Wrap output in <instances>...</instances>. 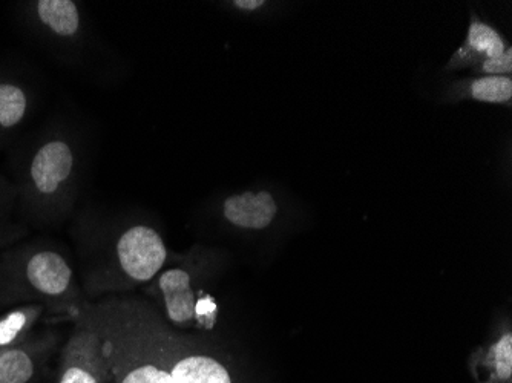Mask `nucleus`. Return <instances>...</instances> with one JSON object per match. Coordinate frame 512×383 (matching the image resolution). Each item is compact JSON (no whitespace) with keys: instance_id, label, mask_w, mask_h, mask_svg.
I'll return each instance as SVG.
<instances>
[{"instance_id":"1","label":"nucleus","mask_w":512,"mask_h":383,"mask_svg":"<svg viewBox=\"0 0 512 383\" xmlns=\"http://www.w3.org/2000/svg\"><path fill=\"white\" fill-rule=\"evenodd\" d=\"M74 164L73 146L60 135L42 138L27 152L20 166L17 190L34 215L50 217L62 209Z\"/></svg>"},{"instance_id":"2","label":"nucleus","mask_w":512,"mask_h":383,"mask_svg":"<svg viewBox=\"0 0 512 383\" xmlns=\"http://www.w3.org/2000/svg\"><path fill=\"white\" fill-rule=\"evenodd\" d=\"M2 298L37 299L62 305L74 293V272L62 253L53 249L22 250L8 258L2 272Z\"/></svg>"},{"instance_id":"3","label":"nucleus","mask_w":512,"mask_h":383,"mask_svg":"<svg viewBox=\"0 0 512 383\" xmlns=\"http://www.w3.org/2000/svg\"><path fill=\"white\" fill-rule=\"evenodd\" d=\"M105 334L106 351L115 383H174L171 368L154 356L145 331L134 316L100 313L92 315Z\"/></svg>"},{"instance_id":"4","label":"nucleus","mask_w":512,"mask_h":383,"mask_svg":"<svg viewBox=\"0 0 512 383\" xmlns=\"http://www.w3.org/2000/svg\"><path fill=\"white\" fill-rule=\"evenodd\" d=\"M105 334L94 316L79 322L63 347L56 383H111Z\"/></svg>"},{"instance_id":"5","label":"nucleus","mask_w":512,"mask_h":383,"mask_svg":"<svg viewBox=\"0 0 512 383\" xmlns=\"http://www.w3.org/2000/svg\"><path fill=\"white\" fill-rule=\"evenodd\" d=\"M115 256L120 272L129 281L146 284L165 266L168 249L157 230L149 226H132L117 241Z\"/></svg>"},{"instance_id":"6","label":"nucleus","mask_w":512,"mask_h":383,"mask_svg":"<svg viewBox=\"0 0 512 383\" xmlns=\"http://www.w3.org/2000/svg\"><path fill=\"white\" fill-rule=\"evenodd\" d=\"M54 347L53 336L31 338L0 353V383H31Z\"/></svg>"},{"instance_id":"7","label":"nucleus","mask_w":512,"mask_h":383,"mask_svg":"<svg viewBox=\"0 0 512 383\" xmlns=\"http://www.w3.org/2000/svg\"><path fill=\"white\" fill-rule=\"evenodd\" d=\"M275 200L266 190L263 192H243L232 195L224 201L223 213L232 226L247 230H263L275 220Z\"/></svg>"},{"instance_id":"8","label":"nucleus","mask_w":512,"mask_h":383,"mask_svg":"<svg viewBox=\"0 0 512 383\" xmlns=\"http://www.w3.org/2000/svg\"><path fill=\"white\" fill-rule=\"evenodd\" d=\"M30 19L36 30L53 39H71L80 30V13L71 0H37L30 7Z\"/></svg>"},{"instance_id":"9","label":"nucleus","mask_w":512,"mask_h":383,"mask_svg":"<svg viewBox=\"0 0 512 383\" xmlns=\"http://www.w3.org/2000/svg\"><path fill=\"white\" fill-rule=\"evenodd\" d=\"M158 289L165 299L169 321L177 325L194 321L198 301L192 290L191 276L186 270L172 269L161 273Z\"/></svg>"},{"instance_id":"10","label":"nucleus","mask_w":512,"mask_h":383,"mask_svg":"<svg viewBox=\"0 0 512 383\" xmlns=\"http://www.w3.org/2000/svg\"><path fill=\"white\" fill-rule=\"evenodd\" d=\"M30 108L28 89L17 80L0 77V138L19 128Z\"/></svg>"},{"instance_id":"11","label":"nucleus","mask_w":512,"mask_h":383,"mask_svg":"<svg viewBox=\"0 0 512 383\" xmlns=\"http://www.w3.org/2000/svg\"><path fill=\"white\" fill-rule=\"evenodd\" d=\"M174 383H234L220 361L203 354L181 357L171 367Z\"/></svg>"},{"instance_id":"12","label":"nucleus","mask_w":512,"mask_h":383,"mask_svg":"<svg viewBox=\"0 0 512 383\" xmlns=\"http://www.w3.org/2000/svg\"><path fill=\"white\" fill-rule=\"evenodd\" d=\"M45 310L42 304H27L0 316V353L25 341Z\"/></svg>"},{"instance_id":"13","label":"nucleus","mask_w":512,"mask_h":383,"mask_svg":"<svg viewBox=\"0 0 512 383\" xmlns=\"http://www.w3.org/2000/svg\"><path fill=\"white\" fill-rule=\"evenodd\" d=\"M468 48L479 56H485L486 59H493L506 51L502 36L479 19L471 22L470 31H468Z\"/></svg>"},{"instance_id":"14","label":"nucleus","mask_w":512,"mask_h":383,"mask_svg":"<svg viewBox=\"0 0 512 383\" xmlns=\"http://www.w3.org/2000/svg\"><path fill=\"white\" fill-rule=\"evenodd\" d=\"M473 97L479 102L508 103L512 97V80L509 76H488L471 85Z\"/></svg>"},{"instance_id":"15","label":"nucleus","mask_w":512,"mask_h":383,"mask_svg":"<svg viewBox=\"0 0 512 383\" xmlns=\"http://www.w3.org/2000/svg\"><path fill=\"white\" fill-rule=\"evenodd\" d=\"M494 357H496L497 374L502 379H509L512 374V336L505 334L496 347H494Z\"/></svg>"},{"instance_id":"16","label":"nucleus","mask_w":512,"mask_h":383,"mask_svg":"<svg viewBox=\"0 0 512 383\" xmlns=\"http://www.w3.org/2000/svg\"><path fill=\"white\" fill-rule=\"evenodd\" d=\"M483 71L491 74V76H503L512 71V51L511 48H506L505 53L500 56L493 57V59H486L483 62Z\"/></svg>"},{"instance_id":"17","label":"nucleus","mask_w":512,"mask_h":383,"mask_svg":"<svg viewBox=\"0 0 512 383\" xmlns=\"http://www.w3.org/2000/svg\"><path fill=\"white\" fill-rule=\"evenodd\" d=\"M215 311H217V305L214 304L211 298L200 299V301L197 302L195 318L209 327V325H212V322H214Z\"/></svg>"},{"instance_id":"18","label":"nucleus","mask_w":512,"mask_h":383,"mask_svg":"<svg viewBox=\"0 0 512 383\" xmlns=\"http://www.w3.org/2000/svg\"><path fill=\"white\" fill-rule=\"evenodd\" d=\"M14 190L0 178V221L7 215L11 203H13Z\"/></svg>"},{"instance_id":"19","label":"nucleus","mask_w":512,"mask_h":383,"mask_svg":"<svg viewBox=\"0 0 512 383\" xmlns=\"http://www.w3.org/2000/svg\"><path fill=\"white\" fill-rule=\"evenodd\" d=\"M234 5L240 8V10L253 11L258 10L261 5H264V2H258V0H237V2H234Z\"/></svg>"},{"instance_id":"20","label":"nucleus","mask_w":512,"mask_h":383,"mask_svg":"<svg viewBox=\"0 0 512 383\" xmlns=\"http://www.w3.org/2000/svg\"><path fill=\"white\" fill-rule=\"evenodd\" d=\"M111 383H115V382H114V380H112V382H111Z\"/></svg>"}]
</instances>
